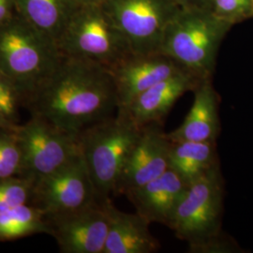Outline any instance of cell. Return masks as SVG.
Listing matches in <instances>:
<instances>
[{"instance_id":"6da1fadb","label":"cell","mask_w":253,"mask_h":253,"mask_svg":"<svg viewBox=\"0 0 253 253\" xmlns=\"http://www.w3.org/2000/svg\"><path fill=\"white\" fill-rule=\"evenodd\" d=\"M27 108L31 116L79 135L118 112L115 82L108 68L63 54L54 72L29 95Z\"/></svg>"},{"instance_id":"7a4b0ae2","label":"cell","mask_w":253,"mask_h":253,"mask_svg":"<svg viewBox=\"0 0 253 253\" xmlns=\"http://www.w3.org/2000/svg\"><path fill=\"white\" fill-rule=\"evenodd\" d=\"M141 131L142 127L117 112L87 126L79 134L82 157L99 202L118 195L122 172Z\"/></svg>"},{"instance_id":"3957f363","label":"cell","mask_w":253,"mask_h":253,"mask_svg":"<svg viewBox=\"0 0 253 253\" xmlns=\"http://www.w3.org/2000/svg\"><path fill=\"white\" fill-rule=\"evenodd\" d=\"M228 24L211 9L181 7L164 32L161 53L200 79H209Z\"/></svg>"},{"instance_id":"277c9868","label":"cell","mask_w":253,"mask_h":253,"mask_svg":"<svg viewBox=\"0 0 253 253\" xmlns=\"http://www.w3.org/2000/svg\"><path fill=\"white\" fill-rule=\"evenodd\" d=\"M27 23V22H26ZM63 54L57 43L28 24L0 26V73L27 97L54 72Z\"/></svg>"},{"instance_id":"5b68a950","label":"cell","mask_w":253,"mask_h":253,"mask_svg":"<svg viewBox=\"0 0 253 253\" xmlns=\"http://www.w3.org/2000/svg\"><path fill=\"white\" fill-rule=\"evenodd\" d=\"M57 44L64 55L108 69L132 54L102 4L77 9Z\"/></svg>"},{"instance_id":"8992f818","label":"cell","mask_w":253,"mask_h":253,"mask_svg":"<svg viewBox=\"0 0 253 253\" xmlns=\"http://www.w3.org/2000/svg\"><path fill=\"white\" fill-rule=\"evenodd\" d=\"M224 180L217 164L188 183L168 227L188 245L221 232Z\"/></svg>"},{"instance_id":"52a82bcc","label":"cell","mask_w":253,"mask_h":253,"mask_svg":"<svg viewBox=\"0 0 253 253\" xmlns=\"http://www.w3.org/2000/svg\"><path fill=\"white\" fill-rule=\"evenodd\" d=\"M102 5L132 54L161 53L164 32L181 8L176 0H105Z\"/></svg>"},{"instance_id":"ba28073f","label":"cell","mask_w":253,"mask_h":253,"mask_svg":"<svg viewBox=\"0 0 253 253\" xmlns=\"http://www.w3.org/2000/svg\"><path fill=\"white\" fill-rule=\"evenodd\" d=\"M15 133L23 152L22 177L33 184L81 154L79 135L37 116H31L25 124L18 125Z\"/></svg>"},{"instance_id":"9c48e42d","label":"cell","mask_w":253,"mask_h":253,"mask_svg":"<svg viewBox=\"0 0 253 253\" xmlns=\"http://www.w3.org/2000/svg\"><path fill=\"white\" fill-rule=\"evenodd\" d=\"M99 202L82 154L33 184L30 204L45 217L70 213Z\"/></svg>"},{"instance_id":"30bf717a","label":"cell","mask_w":253,"mask_h":253,"mask_svg":"<svg viewBox=\"0 0 253 253\" xmlns=\"http://www.w3.org/2000/svg\"><path fill=\"white\" fill-rule=\"evenodd\" d=\"M60 253H103L109 218L103 202L70 213L46 217Z\"/></svg>"},{"instance_id":"8fae6325","label":"cell","mask_w":253,"mask_h":253,"mask_svg":"<svg viewBox=\"0 0 253 253\" xmlns=\"http://www.w3.org/2000/svg\"><path fill=\"white\" fill-rule=\"evenodd\" d=\"M109 71L115 82L120 110L156 84L187 70L163 53H154L130 54Z\"/></svg>"},{"instance_id":"7c38bea8","label":"cell","mask_w":253,"mask_h":253,"mask_svg":"<svg viewBox=\"0 0 253 253\" xmlns=\"http://www.w3.org/2000/svg\"><path fill=\"white\" fill-rule=\"evenodd\" d=\"M171 143L167 132L163 130V124L154 123L143 126L122 172L118 195H126L170 169Z\"/></svg>"},{"instance_id":"4fadbf2b","label":"cell","mask_w":253,"mask_h":253,"mask_svg":"<svg viewBox=\"0 0 253 253\" xmlns=\"http://www.w3.org/2000/svg\"><path fill=\"white\" fill-rule=\"evenodd\" d=\"M201 80L204 79L189 71H183L156 84L118 112L139 127L154 123L163 124L176 101L186 92L193 91Z\"/></svg>"},{"instance_id":"5bb4252c","label":"cell","mask_w":253,"mask_h":253,"mask_svg":"<svg viewBox=\"0 0 253 253\" xmlns=\"http://www.w3.org/2000/svg\"><path fill=\"white\" fill-rule=\"evenodd\" d=\"M187 186L188 182L182 176L168 169L161 176L125 196L135 208L136 213L147 221L168 227Z\"/></svg>"},{"instance_id":"9a60e30c","label":"cell","mask_w":253,"mask_h":253,"mask_svg":"<svg viewBox=\"0 0 253 253\" xmlns=\"http://www.w3.org/2000/svg\"><path fill=\"white\" fill-rule=\"evenodd\" d=\"M192 92L193 102L183 123L167 136L172 142H217L221 128L219 100L211 78L201 80Z\"/></svg>"},{"instance_id":"2e32d148","label":"cell","mask_w":253,"mask_h":253,"mask_svg":"<svg viewBox=\"0 0 253 253\" xmlns=\"http://www.w3.org/2000/svg\"><path fill=\"white\" fill-rule=\"evenodd\" d=\"M108 214V234L103 253H154L161 243L154 236L151 224L138 213L129 214L116 208L111 199L103 201Z\"/></svg>"},{"instance_id":"e0dca14e","label":"cell","mask_w":253,"mask_h":253,"mask_svg":"<svg viewBox=\"0 0 253 253\" xmlns=\"http://www.w3.org/2000/svg\"><path fill=\"white\" fill-rule=\"evenodd\" d=\"M16 2L27 24L56 43L78 9L77 0H16Z\"/></svg>"},{"instance_id":"ac0fdd59","label":"cell","mask_w":253,"mask_h":253,"mask_svg":"<svg viewBox=\"0 0 253 253\" xmlns=\"http://www.w3.org/2000/svg\"><path fill=\"white\" fill-rule=\"evenodd\" d=\"M172 142V141H171ZM219 164L217 142H172L169 168L188 183Z\"/></svg>"},{"instance_id":"d6986e66","label":"cell","mask_w":253,"mask_h":253,"mask_svg":"<svg viewBox=\"0 0 253 253\" xmlns=\"http://www.w3.org/2000/svg\"><path fill=\"white\" fill-rule=\"evenodd\" d=\"M49 234L44 213L31 204L0 212V241Z\"/></svg>"},{"instance_id":"ffe728a7","label":"cell","mask_w":253,"mask_h":253,"mask_svg":"<svg viewBox=\"0 0 253 253\" xmlns=\"http://www.w3.org/2000/svg\"><path fill=\"white\" fill-rule=\"evenodd\" d=\"M23 152L14 129L0 130V181L22 176Z\"/></svg>"},{"instance_id":"44dd1931","label":"cell","mask_w":253,"mask_h":253,"mask_svg":"<svg viewBox=\"0 0 253 253\" xmlns=\"http://www.w3.org/2000/svg\"><path fill=\"white\" fill-rule=\"evenodd\" d=\"M27 107V97L14 82L0 73V117L11 126L20 125V108Z\"/></svg>"},{"instance_id":"7402d4cb","label":"cell","mask_w":253,"mask_h":253,"mask_svg":"<svg viewBox=\"0 0 253 253\" xmlns=\"http://www.w3.org/2000/svg\"><path fill=\"white\" fill-rule=\"evenodd\" d=\"M33 183L17 176L0 181V212L30 204Z\"/></svg>"},{"instance_id":"603a6c76","label":"cell","mask_w":253,"mask_h":253,"mask_svg":"<svg viewBox=\"0 0 253 253\" xmlns=\"http://www.w3.org/2000/svg\"><path fill=\"white\" fill-rule=\"evenodd\" d=\"M211 10L228 23L248 15L253 9L252 0H211Z\"/></svg>"},{"instance_id":"cb8c5ba5","label":"cell","mask_w":253,"mask_h":253,"mask_svg":"<svg viewBox=\"0 0 253 253\" xmlns=\"http://www.w3.org/2000/svg\"><path fill=\"white\" fill-rule=\"evenodd\" d=\"M238 248L234 241L228 238L223 232L212 235L198 243L189 245L190 253H232L237 252Z\"/></svg>"},{"instance_id":"d4e9b609","label":"cell","mask_w":253,"mask_h":253,"mask_svg":"<svg viewBox=\"0 0 253 253\" xmlns=\"http://www.w3.org/2000/svg\"><path fill=\"white\" fill-rule=\"evenodd\" d=\"M10 0H0V22L8 16Z\"/></svg>"},{"instance_id":"484cf974","label":"cell","mask_w":253,"mask_h":253,"mask_svg":"<svg viewBox=\"0 0 253 253\" xmlns=\"http://www.w3.org/2000/svg\"><path fill=\"white\" fill-rule=\"evenodd\" d=\"M82 5H98L102 4L105 0H77Z\"/></svg>"},{"instance_id":"4316f807","label":"cell","mask_w":253,"mask_h":253,"mask_svg":"<svg viewBox=\"0 0 253 253\" xmlns=\"http://www.w3.org/2000/svg\"><path fill=\"white\" fill-rule=\"evenodd\" d=\"M17 126H11L10 124H9L8 122H6L3 118L0 117V130H1V129H14V128H16Z\"/></svg>"},{"instance_id":"83f0119b","label":"cell","mask_w":253,"mask_h":253,"mask_svg":"<svg viewBox=\"0 0 253 253\" xmlns=\"http://www.w3.org/2000/svg\"><path fill=\"white\" fill-rule=\"evenodd\" d=\"M184 1H187V2H201V1H203V0H184Z\"/></svg>"},{"instance_id":"f1b7e54d","label":"cell","mask_w":253,"mask_h":253,"mask_svg":"<svg viewBox=\"0 0 253 253\" xmlns=\"http://www.w3.org/2000/svg\"><path fill=\"white\" fill-rule=\"evenodd\" d=\"M252 1H253V0H252Z\"/></svg>"}]
</instances>
